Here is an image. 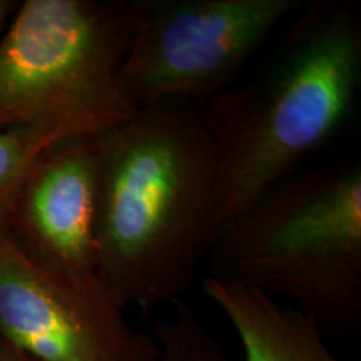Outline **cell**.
<instances>
[{
    "instance_id": "cell-6",
    "label": "cell",
    "mask_w": 361,
    "mask_h": 361,
    "mask_svg": "<svg viewBox=\"0 0 361 361\" xmlns=\"http://www.w3.org/2000/svg\"><path fill=\"white\" fill-rule=\"evenodd\" d=\"M0 338L35 361H157L151 333L96 278H69L27 258L0 229Z\"/></svg>"
},
{
    "instance_id": "cell-11",
    "label": "cell",
    "mask_w": 361,
    "mask_h": 361,
    "mask_svg": "<svg viewBox=\"0 0 361 361\" xmlns=\"http://www.w3.org/2000/svg\"><path fill=\"white\" fill-rule=\"evenodd\" d=\"M0 361H35L29 355L22 353L20 350L13 348L7 341L0 338Z\"/></svg>"
},
{
    "instance_id": "cell-2",
    "label": "cell",
    "mask_w": 361,
    "mask_h": 361,
    "mask_svg": "<svg viewBox=\"0 0 361 361\" xmlns=\"http://www.w3.org/2000/svg\"><path fill=\"white\" fill-rule=\"evenodd\" d=\"M259 74L202 107L219 162L221 231L341 133L361 87V19L341 2L296 13Z\"/></svg>"
},
{
    "instance_id": "cell-5",
    "label": "cell",
    "mask_w": 361,
    "mask_h": 361,
    "mask_svg": "<svg viewBox=\"0 0 361 361\" xmlns=\"http://www.w3.org/2000/svg\"><path fill=\"white\" fill-rule=\"evenodd\" d=\"M133 27L119 84L134 111L166 102L204 107L239 72L300 0H130Z\"/></svg>"
},
{
    "instance_id": "cell-3",
    "label": "cell",
    "mask_w": 361,
    "mask_h": 361,
    "mask_svg": "<svg viewBox=\"0 0 361 361\" xmlns=\"http://www.w3.org/2000/svg\"><path fill=\"white\" fill-rule=\"evenodd\" d=\"M214 276L290 300L324 335L361 326V169L293 173L234 218L211 250Z\"/></svg>"
},
{
    "instance_id": "cell-4",
    "label": "cell",
    "mask_w": 361,
    "mask_h": 361,
    "mask_svg": "<svg viewBox=\"0 0 361 361\" xmlns=\"http://www.w3.org/2000/svg\"><path fill=\"white\" fill-rule=\"evenodd\" d=\"M130 0H25L0 37V129L99 135L133 117L119 84Z\"/></svg>"
},
{
    "instance_id": "cell-8",
    "label": "cell",
    "mask_w": 361,
    "mask_h": 361,
    "mask_svg": "<svg viewBox=\"0 0 361 361\" xmlns=\"http://www.w3.org/2000/svg\"><path fill=\"white\" fill-rule=\"evenodd\" d=\"M201 288L231 323L246 361H341L322 328L300 310L214 274Z\"/></svg>"
},
{
    "instance_id": "cell-10",
    "label": "cell",
    "mask_w": 361,
    "mask_h": 361,
    "mask_svg": "<svg viewBox=\"0 0 361 361\" xmlns=\"http://www.w3.org/2000/svg\"><path fill=\"white\" fill-rule=\"evenodd\" d=\"M151 335L159 346L157 361H228L223 345L186 306L157 323Z\"/></svg>"
},
{
    "instance_id": "cell-1",
    "label": "cell",
    "mask_w": 361,
    "mask_h": 361,
    "mask_svg": "<svg viewBox=\"0 0 361 361\" xmlns=\"http://www.w3.org/2000/svg\"><path fill=\"white\" fill-rule=\"evenodd\" d=\"M97 278L126 310L174 301L221 233L218 149L200 106L166 102L97 135Z\"/></svg>"
},
{
    "instance_id": "cell-7",
    "label": "cell",
    "mask_w": 361,
    "mask_h": 361,
    "mask_svg": "<svg viewBox=\"0 0 361 361\" xmlns=\"http://www.w3.org/2000/svg\"><path fill=\"white\" fill-rule=\"evenodd\" d=\"M97 191V135L61 139L27 169L4 231L42 268L69 278H96Z\"/></svg>"
},
{
    "instance_id": "cell-9",
    "label": "cell",
    "mask_w": 361,
    "mask_h": 361,
    "mask_svg": "<svg viewBox=\"0 0 361 361\" xmlns=\"http://www.w3.org/2000/svg\"><path fill=\"white\" fill-rule=\"evenodd\" d=\"M66 135L40 128L0 129V229H4L8 207L17 188L35 157Z\"/></svg>"
},
{
    "instance_id": "cell-12",
    "label": "cell",
    "mask_w": 361,
    "mask_h": 361,
    "mask_svg": "<svg viewBox=\"0 0 361 361\" xmlns=\"http://www.w3.org/2000/svg\"><path fill=\"white\" fill-rule=\"evenodd\" d=\"M13 11H16V2H11V0H0V30L4 29L8 17L12 16Z\"/></svg>"
}]
</instances>
